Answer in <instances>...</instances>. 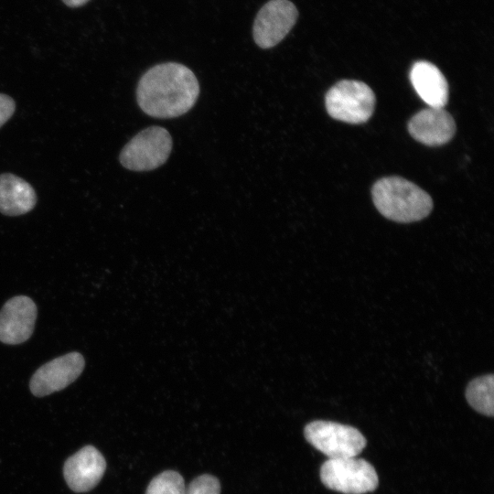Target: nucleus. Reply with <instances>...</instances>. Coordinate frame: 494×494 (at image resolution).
<instances>
[{"label":"nucleus","instance_id":"obj_4","mask_svg":"<svg viewBox=\"0 0 494 494\" xmlns=\"http://www.w3.org/2000/svg\"><path fill=\"white\" fill-rule=\"evenodd\" d=\"M172 150L169 132L160 126L147 127L135 134L122 149L120 162L133 171H148L162 166Z\"/></svg>","mask_w":494,"mask_h":494},{"label":"nucleus","instance_id":"obj_18","mask_svg":"<svg viewBox=\"0 0 494 494\" xmlns=\"http://www.w3.org/2000/svg\"><path fill=\"white\" fill-rule=\"evenodd\" d=\"M68 6L76 7L87 3L89 0H62Z\"/></svg>","mask_w":494,"mask_h":494},{"label":"nucleus","instance_id":"obj_15","mask_svg":"<svg viewBox=\"0 0 494 494\" xmlns=\"http://www.w3.org/2000/svg\"><path fill=\"white\" fill-rule=\"evenodd\" d=\"M185 488L184 478L178 472L166 470L150 481L145 494H184Z\"/></svg>","mask_w":494,"mask_h":494},{"label":"nucleus","instance_id":"obj_6","mask_svg":"<svg viewBox=\"0 0 494 494\" xmlns=\"http://www.w3.org/2000/svg\"><path fill=\"white\" fill-rule=\"evenodd\" d=\"M322 483L344 494H364L378 486V475L368 461L353 457L328 459L320 468Z\"/></svg>","mask_w":494,"mask_h":494},{"label":"nucleus","instance_id":"obj_17","mask_svg":"<svg viewBox=\"0 0 494 494\" xmlns=\"http://www.w3.org/2000/svg\"><path fill=\"white\" fill-rule=\"evenodd\" d=\"M15 110L14 100L6 94L0 93V127L9 120Z\"/></svg>","mask_w":494,"mask_h":494},{"label":"nucleus","instance_id":"obj_5","mask_svg":"<svg viewBox=\"0 0 494 494\" xmlns=\"http://www.w3.org/2000/svg\"><path fill=\"white\" fill-rule=\"evenodd\" d=\"M306 441L328 459L353 457L366 446V438L355 427L329 421H314L304 429Z\"/></svg>","mask_w":494,"mask_h":494},{"label":"nucleus","instance_id":"obj_1","mask_svg":"<svg viewBox=\"0 0 494 494\" xmlns=\"http://www.w3.org/2000/svg\"><path fill=\"white\" fill-rule=\"evenodd\" d=\"M199 95L195 74L183 64H157L138 81L136 100L142 111L155 118H175L188 112Z\"/></svg>","mask_w":494,"mask_h":494},{"label":"nucleus","instance_id":"obj_11","mask_svg":"<svg viewBox=\"0 0 494 494\" xmlns=\"http://www.w3.org/2000/svg\"><path fill=\"white\" fill-rule=\"evenodd\" d=\"M408 131L416 141L428 146H438L453 138L456 124L444 108L428 107L410 119Z\"/></svg>","mask_w":494,"mask_h":494},{"label":"nucleus","instance_id":"obj_2","mask_svg":"<svg viewBox=\"0 0 494 494\" xmlns=\"http://www.w3.org/2000/svg\"><path fill=\"white\" fill-rule=\"evenodd\" d=\"M371 194L379 212L393 221H417L428 216L433 209V200L427 192L400 177L379 179Z\"/></svg>","mask_w":494,"mask_h":494},{"label":"nucleus","instance_id":"obj_16","mask_svg":"<svg viewBox=\"0 0 494 494\" xmlns=\"http://www.w3.org/2000/svg\"><path fill=\"white\" fill-rule=\"evenodd\" d=\"M184 494H220V483L216 477L203 474L185 488Z\"/></svg>","mask_w":494,"mask_h":494},{"label":"nucleus","instance_id":"obj_8","mask_svg":"<svg viewBox=\"0 0 494 494\" xmlns=\"http://www.w3.org/2000/svg\"><path fill=\"white\" fill-rule=\"evenodd\" d=\"M84 366V358L79 352L58 357L36 370L30 379V391L37 397L61 391L78 379Z\"/></svg>","mask_w":494,"mask_h":494},{"label":"nucleus","instance_id":"obj_13","mask_svg":"<svg viewBox=\"0 0 494 494\" xmlns=\"http://www.w3.org/2000/svg\"><path fill=\"white\" fill-rule=\"evenodd\" d=\"M36 202V192L29 183L14 174L0 175L1 213L7 216L26 214L35 207Z\"/></svg>","mask_w":494,"mask_h":494},{"label":"nucleus","instance_id":"obj_14","mask_svg":"<svg viewBox=\"0 0 494 494\" xmlns=\"http://www.w3.org/2000/svg\"><path fill=\"white\" fill-rule=\"evenodd\" d=\"M466 398L477 412L493 416L494 413V377L484 375L472 380L467 387Z\"/></svg>","mask_w":494,"mask_h":494},{"label":"nucleus","instance_id":"obj_10","mask_svg":"<svg viewBox=\"0 0 494 494\" xmlns=\"http://www.w3.org/2000/svg\"><path fill=\"white\" fill-rule=\"evenodd\" d=\"M106 462L99 450L86 446L70 456L63 467V475L70 489L75 492H87L102 479Z\"/></svg>","mask_w":494,"mask_h":494},{"label":"nucleus","instance_id":"obj_9","mask_svg":"<svg viewBox=\"0 0 494 494\" xmlns=\"http://www.w3.org/2000/svg\"><path fill=\"white\" fill-rule=\"evenodd\" d=\"M38 315L34 301L26 295L10 298L0 310V341L16 345L32 335Z\"/></svg>","mask_w":494,"mask_h":494},{"label":"nucleus","instance_id":"obj_12","mask_svg":"<svg viewBox=\"0 0 494 494\" xmlns=\"http://www.w3.org/2000/svg\"><path fill=\"white\" fill-rule=\"evenodd\" d=\"M410 81L419 97L429 106L444 108L448 101V83L440 70L429 61H416Z\"/></svg>","mask_w":494,"mask_h":494},{"label":"nucleus","instance_id":"obj_3","mask_svg":"<svg viewBox=\"0 0 494 494\" xmlns=\"http://www.w3.org/2000/svg\"><path fill=\"white\" fill-rule=\"evenodd\" d=\"M375 102L372 90L366 83L353 80L337 82L325 97L326 109L332 118L355 124L371 117Z\"/></svg>","mask_w":494,"mask_h":494},{"label":"nucleus","instance_id":"obj_7","mask_svg":"<svg viewBox=\"0 0 494 494\" xmlns=\"http://www.w3.org/2000/svg\"><path fill=\"white\" fill-rule=\"evenodd\" d=\"M298 12L288 0H270L258 12L252 28L255 43L262 48L276 46L296 22Z\"/></svg>","mask_w":494,"mask_h":494}]
</instances>
